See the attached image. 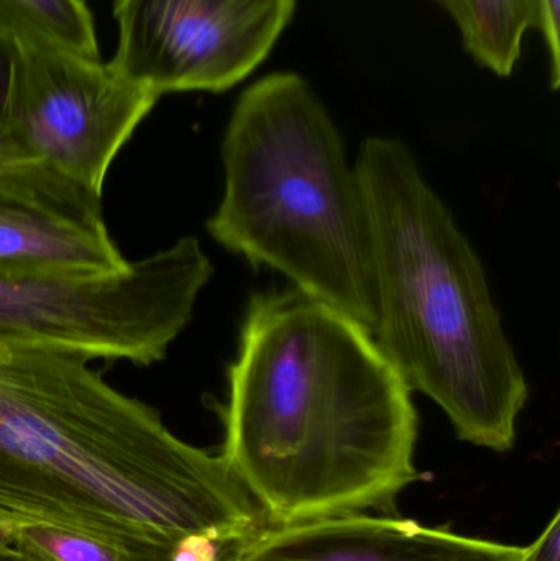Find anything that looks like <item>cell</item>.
<instances>
[{
  "label": "cell",
  "mask_w": 560,
  "mask_h": 561,
  "mask_svg": "<svg viewBox=\"0 0 560 561\" xmlns=\"http://www.w3.org/2000/svg\"><path fill=\"white\" fill-rule=\"evenodd\" d=\"M224 196L207 230L253 268L375 327L367 199L321 99L296 72L240 95L222 141Z\"/></svg>",
  "instance_id": "4"
},
{
  "label": "cell",
  "mask_w": 560,
  "mask_h": 561,
  "mask_svg": "<svg viewBox=\"0 0 560 561\" xmlns=\"http://www.w3.org/2000/svg\"><path fill=\"white\" fill-rule=\"evenodd\" d=\"M213 275L196 237L99 278L0 275V345L153 365L186 329Z\"/></svg>",
  "instance_id": "5"
},
{
  "label": "cell",
  "mask_w": 560,
  "mask_h": 561,
  "mask_svg": "<svg viewBox=\"0 0 560 561\" xmlns=\"http://www.w3.org/2000/svg\"><path fill=\"white\" fill-rule=\"evenodd\" d=\"M523 552L416 520L345 514L265 526L227 561H519Z\"/></svg>",
  "instance_id": "9"
},
{
  "label": "cell",
  "mask_w": 560,
  "mask_h": 561,
  "mask_svg": "<svg viewBox=\"0 0 560 561\" xmlns=\"http://www.w3.org/2000/svg\"><path fill=\"white\" fill-rule=\"evenodd\" d=\"M89 362L0 345V520L132 561H226L268 526L222 455L181 440Z\"/></svg>",
  "instance_id": "1"
},
{
  "label": "cell",
  "mask_w": 560,
  "mask_h": 561,
  "mask_svg": "<svg viewBox=\"0 0 560 561\" xmlns=\"http://www.w3.org/2000/svg\"><path fill=\"white\" fill-rule=\"evenodd\" d=\"M0 561H39L35 557L28 556V553L22 552V550L15 549V547H9V549L0 550Z\"/></svg>",
  "instance_id": "17"
},
{
  "label": "cell",
  "mask_w": 560,
  "mask_h": 561,
  "mask_svg": "<svg viewBox=\"0 0 560 561\" xmlns=\"http://www.w3.org/2000/svg\"><path fill=\"white\" fill-rule=\"evenodd\" d=\"M15 533L16 524L9 523V520H0V550L13 547Z\"/></svg>",
  "instance_id": "16"
},
{
  "label": "cell",
  "mask_w": 560,
  "mask_h": 561,
  "mask_svg": "<svg viewBox=\"0 0 560 561\" xmlns=\"http://www.w3.org/2000/svg\"><path fill=\"white\" fill-rule=\"evenodd\" d=\"M459 26L464 46L479 65L508 78L523 39L538 25L536 0H436Z\"/></svg>",
  "instance_id": "10"
},
{
  "label": "cell",
  "mask_w": 560,
  "mask_h": 561,
  "mask_svg": "<svg viewBox=\"0 0 560 561\" xmlns=\"http://www.w3.org/2000/svg\"><path fill=\"white\" fill-rule=\"evenodd\" d=\"M538 7V25L548 48L549 76L551 89L558 91L560 85V0H536Z\"/></svg>",
  "instance_id": "13"
},
{
  "label": "cell",
  "mask_w": 560,
  "mask_h": 561,
  "mask_svg": "<svg viewBox=\"0 0 560 561\" xmlns=\"http://www.w3.org/2000/svg\"><path fill=\"white\" fill-rule=\"evenodd\" d=\"M13 547L39 561H132L91 537L39 524H19Z\"/></svg>",
  "instance_id": "12"
},
{
  "label": "cell",
  "mask_w": 560,
  "mask_h": 561,
  "mask_svg": "<svg viewBox=\"0 0 560 561\" xmlns=\"http://www.w3.org/2000/svg\"><path fill=\"white\" fill-rule=\"evenodd\" d=\"M3 51L5 46L0 45V168L23 163L7 124L5 101H3Z\"/></svg>",
  "instance_id": "15"
},
{
  "label": "cell",
  "mask_w": 560,
  "mask_h": 561,
  "mask_svg": "<svg viewBox=\"0 0 560 561\" xmlns=\"http://www.w3.org/2000/svg\"><path fill=\"white\" fill-rule=\"evenodd\" d=\"M296 0H114L112 65L164 92H224L252 75L295 13Z\"/></svg>",
  "instance_id": "7"
},
{
  "label": "cell",
  "mask_w": 560,
  "mask_h": 561,
  "mask_svg": "<svg viewBox=\"0 0 560 561\" xmlns=\"http://www.w3.org/2000/svg\"><path fill=\"white\" fill-rule=\"evenodd\" d=\"M222 457L268 526L395 510L420 480L411 389L372 332L298 289L250 297Z\"/></svg>",
  "instance_id": "2"
},
{
  "label": "cell",
  "mask_w": 560,
  "mask_h": 561,
  "mask_svg": "<svg viewBox=\"0 0 560 561\" xmlns=\"http://www.w3.org/2000/svg\"><path fill=\"white\" fill-rule=\"evenodd\" d=\"M101 196L39 161L0 168V275L99 278L127 270Z\"/></svg>",
  "instance_id": "8"
},
{
  "label": "cell",
  "mask_w": 560,
  "mask_h": 561,
  "mask_svg": "<svg viewBox=\"0 0 560 561\" xmlns=\"http://www.w3.org/2000/svg\"><path fill=\"white\" fill-rule=\"evenodd\" d=\"M519 561H560V514L556 513L535 543L525 547Z\"/></svg>",
  "instance_id": "14"
},
{
  "label": "cell",
  "mask_w": 560,
  "mask_h": 561,
  "mask_svg": "<svg viewBox=\"0 0 560 561\" xmlns=\"http://www.w3.org/2000/svg\"><path fill=\"white\" fill-rule=\"evenodd\" d=\"M158 99L99 58L42 45L3 51L7 124L22 160L101 194L115 157Z\"/></svg>",
  "instance_id": "6"
},
{
  "label": "cell",
  "mask_w": 560,
  "mask_h": 561,
  "mask_svg": "<svg viewBox=\"0 0 560 561\" xmlns=\"http://www.w3.org/2000/svg\"><path fill=\"white\" fill-rule=\"evenodd\" d=\"M0 45H42L99 58L84 0H0Z\"/></svg>",
  "instance_id": "11"
},
{
  "label": "cell",
  "mask_w": 560,
  "mask_h": 561,
  "mask_svg": "<svg viewBox=\"0 0 560 561\" xmlns=\"http://www.w3.org/2000/svg\"><path fill=\"white\" fill-rule=\"evenodd\" d=\"M354 167L370 217L375 342L460 440L512 450L528 381L472 243L403 141L367 138Z\"/></svg>",
  "instance_id": "3"
}]
</instances>
